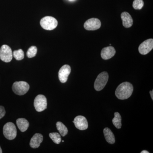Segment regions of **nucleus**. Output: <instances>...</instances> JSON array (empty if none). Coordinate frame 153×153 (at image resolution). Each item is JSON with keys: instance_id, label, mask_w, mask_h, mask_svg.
Returning a JSON list of instances; mask_svg holds the SVG:
<instances>
[{"instance_id": "nucleus-1", "label": "nucleus", "mask_w": 153, "mask_h": 153, "mask_svg": "<svg viewBox=\"0 0 153 153\" xmlns=\"http://www.w3.org/2000/svg\"><path fill=\"white\" fill-rule=\"evenodd\" d=\"M133 86L130 82L121 83L115 91V95L118 99L121 100L129 98L133 91Z\"/></svg>"}, {"instance_id": "nucleus-2", "label": "nucleus", "mask_w": 153, "mask_h": 153, "mask_svg": "<svg viewBox=\"0 0 153 153\" xmlns=\"http://www.w3.org/2000/svg\"><path fill=\"white\" fill-rule=\"evenodd\" d=\"M108 79V73L103 71L100 73L96 79L94 88L97 91H100L103 89L107 83Z\"/></svg>"}, {"instance_id": "nucleus-3", "label": "nucleus", "mask_w": 153, "mask_h": 153, "mask_svg": "<svg viewBox=\"0 0 153 153\" xmlns=\"http://www.w3.org/2000/svg\"><path fill=\"white\" fill-rule=\"evenodd\" d=\"M30 89V85L25 81H17L14 82L12 89L14 93L18 95H23L28 92Z\"/></svg>"}, {"instance_id": "nucleus-4", "label": "nucleus", "mask_w": 153, "mask_h": 153, "mask_svg": "<svg viewBox=\"0 0 153 153\" xmlns=\"http://www.w3.org/2000/svg\"><path fill=\"white\" fill-rule=\"evenodd\" d=\"M3 134L7 139L13 140L17 136V129L16 126L13 123H7L3 128Z\"/></svg>"}, {"instance_id": "nucleus-5", "label": "nucleus", "mask_w": 153, "mask_h": 153, "mask_svg": "<svg viewBox=\"0 0 153 153\" xmlns=\"http://www.w3.org/2000/svg\"><path fill=\"white\" fill-rule=\"evenodd\" d=\"M40 25L44 30H52L57 27L58 22L57 20L53 17L46 16L41 19Z\"/></svg>"}, {"instance_id": "nucleus-6", "label": "nucleus", "mask_w": 153, "mask_h": 153, "mask_svg": "<svg viewBox=\"0 0 153 153\" xmlns=\"http://www.w3.org/2000/svg\"><path fill=\"white\" fill-rule=\"evenodd\" d=\"M13 53L10 47L3 45L0 48V59L4 62L9 63L13 59Z\"/></svg>"}, {"instance_id": "nucleus-7", "label": "nucleus", "mask_w": 153, "mask_h": 153, "mask_svg": "<svg viewBox=\"0 0 153 153\" xmlns=\"http://www.w3.org/2000/svg\"><path fill=\"white\" fill-rule=\"evenodd\" d=\"M34 107L38 112H41L47 108V99L45 96L39 94L34 100Z\"/></svg>"}, {"instance_id": "nucleus-8", "label": "nucleus", "mask_w": 153, "mask_h": 153, "mask_svg": "<svg viewBox=\"0 0 153 153\" xmlns=\"http://www.w3.org/2000/svg\"><path fill=\"white\" fill-rule=\"evenodd\" d=\"M101 26V22L99 19L91 18L85 22L84 27L87 30H95L99 29Z\"/></svg>"}, {"instance_id": "nucleus-9", "label": "nucleus", "mask_w": 153, "mask_h": 153, "mask_svg": "<svg viewBox=\"0 0 153 153\" xmlns=\"http://www.w3.org/2000/svg\"><path fill=\"white\" fill-rule=\"evenodd\" d=\"M153 48V39H149L143 42L139 47V52L141 55L148 54Z\"/></svg>"}, {"instance_id": "nucleus-10", "label": "nucleus", "mask_w": 153, "mask_h": 153, "mask_svg": "<svg viewBox=\"0 0 153 153\" xmlns=\"http://www.w3.org/2000/svg\"><path fill=\"white\" fill-rule=\"evenodd\" d=\"M71 71V67L69 65H65L62 66L58 72V77L60 82L65 83L67 81Z\"/></svg>"}, {"instance_id": "nucleus-11", "label": "nucleus", "mask_w": 153, "mask_h": 153, "mask_svg": "<svg viewBox=\"0 0 153 153\" xmlns=\"http://www.w3.org/2000/svg\"><path fill=\"white\" fill-rule=\"evenodd\" d=\"M76 128L80 130H85L88 128V123L86 119L82 116H78L73 121Z\"/></svg>"}, {"instance_id": "nucleus-12", "label": "nucleus", "mask_w": 153, "mask_h": 153, "mask_svg": "<svg viewBox=\"0 0 153 153\" xmlns=\"http://www.w3.org/2000/svg\"><path fill=\"white\" fill-rule=\"evenodd\" d=\"M116 50L113 47H110L103 48L101 52L102 58L104 60H108L114 56Z\"/></svg>"}, {"instance_id": "nucleus-13", "label": "nucleus", "mask_w": 153, "mask_h": 153, "mask_svg": "<svg viewBox=\"0 0 153 153\" xmlns=\"http://www.w3.org/2000/svg\"><path fill=\"white\" fill-rule=\"evenodd\" d=\"M121 18L123 21V25L125 27H131L133 24V20L131 15L127 12L122 13Z\"/></svg>"}, {"instance_id": "nucleus-14", "label": "nucleus", "mask_w": 153, "mask_h": 153, "mask_svg": "<svg viewBox=\"0 0 153 153\" xmlns=\"http://www.w3.org/2000/svg\"><path fill=\"white\" fill-rule=\"evenodd\" d=\"M43 140V136L40 134H36L34 135L30 140V147L33 149H36L40 146Z\"/></svg>"}, {"instance_id": "nucleus-15", "label": "nucleus", "mask_w": 153, "mask_h": 153, "mask_svg": "<svg viewBox=\"0 0 153 153\" xmlns=\"http://www.w3.org/2000/svg\"><path fill=\"white\" fill-rule=\"evenodd\" d=\"M105 137L108 143L111 144L114 143L115 142L114 134L108 128H105L103 130Z\"/></svg>"}, {"instance_id": "nucleus-16", "label": "nucleus", "mask_w": 153, "mask_h": 153, "mask_svg": "<svg viewBox=\"0 0 153 153\" xmlns=\"http://www.w3.org/2000/svg\"><path fill=\"white\" fill-rule=\"evenodd\" d=\"M16 124L19 130L22 132L26 131L29 128V122L25 118L18 119L16 120Z\"/></svg>"}, {"instance_id": "nucleus-17", "label": "nucleus", "mask_w": 153, "mask_h": 153, "mask_svg": "<svg viewBox=\"0 0 153 153\" xmlns=\"http://www.w3.org/2000/svg\"><path fill=\"white\" fill-rule=\"evenodd\" d=\"M56 127L57 130L59 131L62 136H65L68 134V129L61 122H57L56 123Z\"/></svg>"}, {"instance_id": "nucleus-18", "label": "nucleus", "mask_w": 153, "mask_h": 153, "mask_svg": "<svg viewBox=\"0 0 153 153\" xmlns=\"http://www.w3.org/2000/svg\"><path fill=\"white\" fill-rule=\"evenodd\" d=\"M112 123L116 128L120 129L121 128V117L119 113L115 112L114 117L113 119Z\"/></svg>"}, {"instance_id": "nucleus-19", "label": "nucleus", "mask_w": 153, "mask_h": 153, "mask_svg": "<svg viewBox=\"0 0 153 153\" xmlns=\"http://www.w3.org/2000/svg\"><path fill=\"white\" fill-rule=\"evenodd\" d=\"M13 56L17 60H23L25 57L24 51L22 49L15 50L13 53Z\"/></svg>"}, {"instance_id": "nucleus-20", "label": "nucleus", "mask_w": 153, "mask_h": 153, "mask_svg": "<svg viewBox=\"0 0 153 153\" xmlns=\"http://www.w3.org/2000/svg\"><path fill=\"white\" fill-rule=\"evenodd\" d=\"M49 137L54 143L59 144L61 141V138L60 134L57 132L51 133L49 134Z\"/></svg>"}, {"instance_id": "nucleus-21", "label": "nucleus", "mask_w": 153, "mask_h": 153, "mask_svg": "<svg viewBox=\"0 0 153 153\" xmlns=\"http://www.w3.org/2000/svg\"><path fill=\"white\" fill-rule=\"evenodd\" d=\"M37 51L38 49L36 46H32L28 49L27 53V56L29 58H32L35 57L37 54Z\"/></svg>"}, {"instance_id": "nucleus-22", "label": "nucleus", "mask_w": 153, "mask_h": 153, "mask_svg": "<svg viewBox=\"0 0 153 153\" xmlns=\"http://www.w3.org/2000/svg\"><path fill=\"white\" fill-rule=\"evenodd\" d=\"M144 6L143 0H134L133 3V7L135 10H140Z\"/></svg>"}, {"instance_id": "nucleus-23", "label": "nucleus", "mask_w": 153, "mask_h": 153, "mask_svg": "<svg viewBox=\"0 0 153 153\" xmlns=\"http://www.w3.org/2000/svg\"><path fill=\"white\" fill-rule=\"evenodd\" d=\"M5 114L6 111L4 108L3 106H0V119L4 116Z\"/></svg>"}, {"instance_id": "nucleus-24", "label": "nucleus", "mask_w": 153, "mask_h": 153, "mask_svg": "<svg viewBox=\"0 0 153 153\" xmlns=\"http://www.w3.org/2000/svg\"><path fill=\"white\" fill-rule=\"evenodd\" d=\"M153 91H150V94H151V98H152V99L153 100Z\"/></svg>"}, {"instance_id": "nucleus-25", "label": "nucleus", "mask_w": 153, "mask_h": 153, "mask_svg": "<svg viewBox=\"0 0 153 153\" xmlns=\"http://www.w3.org/2000/svg\"><path fill=\"white\" fill-rule=\"evenodd\" d=\"M149 152L147 151H143L142 152H141V153H149Z\"/></svg>"}, {"instance_id": "nucleus-26", "label": "nucleus", "mask_w": 153, "mask_h": 153, "mask_svg": "<svg viewBox=\"0 0 153 153\" xmlns=\"http://www.w3.org/2000/svg\"><path fill=\"white\" fill-rule=\"evenodd\" d=\"M2 153V151L1 149V147H0V153Z\"/></svg>"}, {"instance_id": "nucleus-27", "label": "nucleus", "mask_w": 153, "mask_h": 153, "mask_svg": "<svg viewBox=\"0 0 153 153\" xmlns=\"http://www.w3.org/2000/svg\"><path fill=\"white\" fill-rule=\"evenodd\" d=\"M69 1H74V0H69Z\"/></svg>"}, {"instance_id": "nucleus-28", "label": "nucleus", "mask_w": 153, "mask_h": 153, "mask_svg": "<svg viewBox=\"0 0 153 153\" xmlns=\"http://www.w3.org/2000/svg\"><path fill=\"white\" fill-rule=\"evenodd\" d=\"M62 142H63V143L64 142V140L62 141Z\"/></svg>"}]
</instances>
